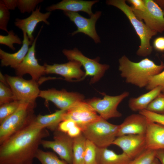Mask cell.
Masks as SVG:
<instances>
[{"label": "cell", "mask_w": 164, "mask_h": 164, "mask_svg": "<svg viewBox=\"0 0 164 164\" xmlns=\"http://www.w3.org/2000/svg\"><path fill=\"white\" fill-rule=\"evenodd\" d=\"M96 159L98 164H129L132 160L123 152L117 154L107 148L97 147Z\"/></svg>", "instance_id": "obj_22"}, {"label": "cell", "mask_w": 164, "mask_h": 164, "mask_svg": "<svg viewBox=\"0 0 164 164\" xmlns=\"http://www.w3.org/2000/svg\"><path fill=\"white\" fill-rule=\"evenodd\" d=\"M63 54L69 61H78L85 70V75L83 79L87 76L91 78L90 84H92L98 82L104 76L106 71L109 68L107 64H102L99 63V57L94 59H90L84 55L77 48L73 50L63 49Z\"/></svg>", "instance_id": "obj_7"}, {"label": "cell", "mask_w": 164, "mask_h": 164, "mask_svg": "<svg viewBox=\"0 0 164 164\" xmlns=\"http://www.w3.org/2000/svg\"><path fill=\"white\" fill-rule=\"evenodd\" d=\"M77 125L76 123L70 119L66 120L61 121L57 129L67 133L68 131L73 127Z\"/></svg>", "instance_id": "obj_38"}, {"label": "cell", "mask_w": 164, "mask_h": 164, "mask_svg": "<svg viewBox=\"0 0 164 164\" xmlns=\"http://www.w3.org/2000/svg\"><path fill=\"white\" fill-rule=\"evenodd\" d=\"M43 1V0H18L17 7L22 13H29L34 11L38 4Z\"/></svg>", "instance_id": "obj_32"}, {"label": "cell", "mask_w": 164, "mask_h": 164, "mask_svg": "<svg viewBox=\"0 0 164 164\" xmlns=\"http://www.w3.org/2000/svg\"><path fill=\"white\" fill-rule=\"evenodd\" d=\"M36 105L20 102L17 110L0 123V145L34 121Z\"/></svg>", "instance_id": "obj_3"}, {"label": "cell", "mask_w": 164, "mask_h": 164, "mask_svg": "<svg viewBox=\"0 0 164 164\" xmlns=\"http://www.w3.org/2000/svg\"><path fill=\"white\" fill-rule=\"evenodd\" d=\"M41 164H69L63 160H60L54 153L45 152L39 149L35 156Z\"/></svg>", "instance_id": "obj_26"}, {"label": "cell", "mask_w": 164, "mask_h": 164, "mask_svg": "<svg viewBox=\"0 0 164 164\" xmlns=\"http://www.w3.org/2000/svg\"><path fill=\"white\" fill-rule=\"evenodd\" d=\"M6 36L0 35V44L8 46L12 50L14 51L15 48L14 44L19 45L22 44V41L17 35H16L13 30L8 31Z\"/></svg>", "instance_id": "obj_30"}, {"label": "cell", "mask_w": 164, "mask_h": 164, "mask_svg": "<svg viewBox=\"0 0 164 164\" xmlns=\"http://www.w3.org/2000/svg\"><path fill=\"white\" fill-rule=\"evenodd\" d=\"M43 27L42 26L23 61L15 69L17 76L22 77L25 74H29L32 79L39 84L43 83L40 78L46 74L45 67L44 65H40L36 58L35 47L36 41Z\"/></svg>", "instance_id": "obj_11"}, {"label": "cell", "mask_w": 164, "mask_h": 164, "mask_svg": "<svg viewBox=\"0 0 164 164\" xmlns=\"http://www.w3.org/2000/svg\"><path fill=\"white\" fill-rule=\"evenodd\" d=\"M23 34L22 46L17 52L10 53L0 49V59L2 67L9 66L15 69L23 61L28 52L29 46L32 45L33 43L30 40L26 32H23Z\"/></svg>", "instance_id": "obj_19"}, {"label": "cell", "mask_w": 164, "mask_h": 164, "mask_svg": "<svg viewBox=\"0 0 164 164\" xmlns=\"http://www.w3.org/2000/svg\"><path fill=\"white\" fill-rule=\"evenodd\" d=\"M10 17V12L2 2L0 1V29L8 32L7 25Z\"/></svg>", "instance_id": "obj_34"}, {"label": "cell", "mask_w": 164, "mask_h": 164, "mask_svg": "<svg viewBox=\"0 0 164 164\" xmlns=\"http://www.w3.org/2000/svg\"><path fill=\"white\" fill-rule=\"evenodd\" d=\"M145 10L133 13L139 20L144 21L145 25L152 30L162 33L164 31V15L159 5L152 0H144Z\"/></svg>", "instance_id": "obj_13"}, {"label": "cell", "mask_w": 164, "mask_h": 164, "mask_svg": "<svg viewBox=\"0 0 164 164\" xmlns=\"http://www.w3.org/2000/svg\"><path fill=\"white\" fill-rule=\"evenodd\" d=\"M66 111L59 110L50 114H39L36 116L33 122L40 127L54 132L57 129L59 124L63 121V116Z\"/></svg>", "instance_id": "obj_24"}, {"label": "cell", "mask_w": 164, "mask_h": 164, "mask_svg": "<svg viewBox=\"0 0 164 164\" xmlns=\"http://www.w3.org/2000/svg\"><path fill=\"white\" fill-rule=\"evenodd\" d=\"M128 2L131 4L133 12H142L146 9L144 0H128Z\"/></svg>", "instance_id": "obj_37"}, {"label": "cell", "mask_w": 164, "mask_h": 164, "mask_svg": "<svg viewBox=\"0 0 164 164\" xmlns=\"http://www.w3.org/2000/svg\"><path fill=\"white\" fill-rule=\"evenodd\" d=\"M97 147L92 142L86 139L84 155V164H98L96 159Z\"/></svg>", "instance_id": "obj_27"}, {"label": "cell", "mask_w": 164, "mask_h": 164, "mask_svg": "<svg viewBox=\"0 0 164 164\" xmlns=\"http://www.w3.org/2000/svg\"><path fill=\"white\" fill-rule=\"evenodd\" d=\"M156 150L146 149L129 164H150L155 158Z\"/></svg>", "instance_id": "obj_28"}, {"label": "cell", "mask_w": 164, "mask_h": 164, "mask_svg": "<svg viewBox=\"0 0 164 164\" xmlns=\"http://www.w3.org/2000/svg\"><path fill=\"white\" fill-rule=\"evenodd\" d=\"M33 121L0 145V164H33L41 141L50 135Z\"/></svg>", "instance_id": "obj_1"}, {"label": "cell", "mask_w": 164, "mask_h": 164, "mask_svg": "<svg viewBox=\"0 0 164 164\" xmlns=\"http://www.w3.org/2000/svg\"><path fill=\"white\" fill-rule=\"evenodd\" d=\"M162 89L161 86H158L138 97L130 98L128 102L129 108L134 112L146 109L149 104L162 92Z\"/></svg>", "instance_id": "obj_23"}, {"label": "cell", "mask_w": 164, "mask_h": 164, "mask_svg": "<svg viewBox=\"0 0 164 164\" xmlns=\"http://www.w3.org/2000/svg\"><path fill=\"white\" fill-rule=\"evenodd\" d=\"M2 1L9 10H14L18 7V0H2Z\"/></svg>", "instance_id": "obj_41"}, {"label": "cell", "mask_w": 164, "mask_h": 164, "mask_svg": "<svg viewBox=\"0 0 164 164\" xmlns=\"http://www.w3.org/2000/svg\"><path fill=\"white\" fill-rule=\"evenodd\" d=\"M154 1L162 9L164 15V0H156Z\"/></svg>", "instance_id": "obj_44"}, {"label": "cell", "mask_w": 164, "mask_h": 164, "mask_svg": "<svg viewBox=\"0 0 164 164\" xmlns=\"http://www.w3.org/2000/svg\"><path fill=\"white\" fill-rule=\"evenodd\" d=\"M153 46L157 51H164V37H159L155 38L153 42Z\"/></svg>", "instance_id": "obj_39"}, {"label": "cell", "mask_w": 164, "mask_h": 164, "mask_svg": "<svg viewBox=\"0 0 164 164\" xmlns=\"http://www.w3.org/2000/svg\"><path fill=\"white\" fill-rule=\"evenodd\" d=\"M53 139V141L43 139L41 145L44 148L52 149L62 159L69 164H73V138L57 129L54 131Z\"/></svg>", "instance_id": "obj_10"}, {"label": "cell", "mask_w": 164, "mask_h": 164, "mask_svg": "<svg viewBox=\"0 0 164 164\" xmlns=\"http://www.w3.org/2000/svg\"><path fill=\"white\" fill-rule=\"evenodd\" d=\"M146 110L153 113L164 115V93L159 94L149 104Z\"/></svg>", "instance_id": "obj_31"}, {"label": "cell", "mask_w": 164, "mask_h": 164, "mask_svg": "<svg viewBox=\"0 0 164 164\" xmlns=\"http://www.w3.org/2000/svg\"><path fill=\"white\" fill-rule=\"evenodd\" d=\"M101 118L93 108L84 100L76 103L67 110L63 115V121L68 119L73 120L82 130Z\"/></svg>", "instance_id": "obj_9"}, {"label": "cell", "mask_w": 164, "mask_h": 164, "mask_svg": "<svg viewBox=\"0 0 164 164\" xmlns=\"http://www.w3.org/2000/svg\"><path fill=\"white\" fill-rule=\"evenodd\" d=\"M112 144L119 147L132 160L146 149L145 135H130L117 137Z\"/></svg>", "instance_id": "obj_15"}, {"label": "cell", "mask_w": 164, "mask_h": 164, "mask_svg": "<svg viewBox=\"0 0 164 164\" xmlns=\"http://www.w3.org/2000/svg\"><path fill=\"white\" fill-rule=\"evenodd\" d=\"M63 13L77 27V29L71 33L72 36L82 33L92 38L96 43L100 42V38L96 31L95 24L101 15V11H96L89 18L84 17L77 12L63 11Z\"/></svg>", "instance_id": "obj_14"}, {"label": "cell", "mask_w": 164, "mask_h": 164, "mask_svg": "<svg viewBox=\"0 0 164 164\" xmlns=\"http://www.w3.org/2000/svg\"><path fill=\"white\" fill-rule=\"evenodd\" d=\"M158 86L162 87V92L164 93V70L152 77L145 88L147 90L150 91Z\"/></svg>", "instance_id": "obj_35"}, {"label": "cell", "mask_w": 164, "mask_h": 164, "mask_svg": "<svg viewBox=\"0 0 164 164\" xmlns=\"http://www.w3.org/2000/svg\"><path fill=\"white\" fill-rule=\"evenodd\" d=\"M99 2V0H63L58 3L47 7L46 10L48 12L56 10L75 12H83L87 13L90 17L93 14L92 11L93 5Z\"/></svg>", "instance_id": "obj_20"}, {"label": "cell", "mask_w": 164, "mask_h": 164, "mask_svg": "<svg viewBox=\"0 0 164 164\" xmlns=\"http://www.w3.org/2000/svg\"><path fill=\"white\" fill-rule=\"evenodd\" d=\"M46 74H55L60 75L68 81H79L83 80L85 75L81 69L82 66L78 61L75 60L69 61L68 62L62 64L55 63L49 65L45 63Z\"/></svg>", "instance_id": "obj_16"}, {"label": "cell", "mask_w": 164, "mask_h": 164, "mask_svg": "<svg viewBox=\"0 0 164 164\" xmlns=\"http://www.w3.org/2000/svg\"><path fill=\"white\" fill-rule=\"evenodd\" d=\"M129 95L128 92L125 91L117 96L105 95L102 98L94 97L85 101L101 118L108 120L122 116L121 113L117 110V107Z\"/></svg>", "instance_id": "obj_8"}, {"label": "cell", "mask_w": 164, "mask_h": 164, "mask_svg": "<svg viewBox=\"0 0 164 164\" xmlns=\"http://www.w3.org/2000/svg\"><path fill=\"white\" fill-rule=\"evenodd\" d=\"M39 97L53 103L60 110H67L76 103L84 100V96L77 92L54 88L40 90Z\"/></svg>", "instance_id": "obj_12"}, {"label": "cell", "mask_w": 164, "mask_h": 164, "mask_svg": "<svg viewBox=\"0 0 164 164\" xmlns=\"http://www.w3.org/2000/svg\"><path fill=\"white\" fill-rule=\"evenodd\" d=\"M118 127L101 117L82 129V133L97 147L107 148L117 137Z\"/></svg>", "instance_id": "obj_5"}, {"label": "cell", "mask_w": 164, "mask_h": 164, "mask_svg": "<svg viewBox=\"0 0 164 164\" xmlns=\"http://www.w3.org/2000/svg\"><path fill=\"white\" fill-rule=\"evenodd\" d=\"M14 101L16 100L11 89L0 82V105Z\"/></svg>", "instance_id": "obj_33"}, {"label": "cell", "mask_w": 164, "mask_h": 164, "mask_svg": "<svg viewBox=\"0 0 164 164\" xmlns=\"http://www.w3.org/2000/svg\"><path fill=\"white\" fill-rule=\"evenodd\" d=\"M20 103L19 101H14L0 105V123L17 110Z\"/></svg>", "instance_id": "obj_29"}, {"label": "cell", "mask_w": 164, "mask_h": 164, "mask_svg": "<svg viewBox=\"0 0 164 164\" xmlns=\"http://www.w3.org/2000/svg\"><path fill=\"white\" fill-rule=\"evenodd\" d=\"M145 137L146 149L155 150L164 149V126L163 125L148 119Z\"/></svg>", "instance_id": "obj_21"}, {"label": "cell", "mask_w": 164, "mask_h": 164, "mask_svg": "<svg viewBox=\"0 0 164 164\" xmlns=\"http://www.w3.org/2000/svg\"><path fill=\"white\" fill-rule=\"evenodd\" d=\"M138 112L139 114L145 116L150 121L164 126V115L153 113L146 109Z\"/></svg>", "instance_id": "obj_36"}, {"label": "cell", "mask_w": 164, "mask_h": 164, "mask_svg": "<svg viewBox=\"0 0 164 164\" xmlns=\"http://www.w3.org/2000/svg\"><path fill=\"white\" fill-rule=\"evenodd\" d=\"M106 4L115 6L121 10L127 17L132 25L140 40V44L137 52L139 56L149 55L152 51L150 41L157 33L151 29L142 21L139 20L134 14L131 7L126 3L125 0H108Z\"/></svg>", "instance_id": "obj_4"}, {"label": "cell", "mask_w": 164, "mask_h": 164, "mask_svg": "<svg viewBox=\"0 0 164 164\" xmlns=\"http://www.w3.org/2000/svg\"><path fill=\"white\" fill-rule=\"evenodd\" d=\"M148 123V119L139 113L129 115L119 125L117 137L130 135H145Z\"/></svg>", "instance_id": "obj_17"}, {"label": "cell", "mask_w": 164, "mask_h": 164, "mask_svg": "<svg viewBox=\"0 0 164 164\" xmlns=\"http://www.w3.org/2000/svg\"><path fill=\"white\" fill-rule=\"evenodd\" d=\"M119 70L126 82L139 88L146 87L152 77L160 73L164 69V63L160 65L146 58L135 62L124 55L118 60Z\"/></svg>", "instance_id": "obj_2"}, {"label": "cell", "mask_w": 164, "mask_h": 164, "mask_svg": "<svg viewBox=\"0 0 164 164\" xmlns=\"http://www.w3.org/2000/svg\"><path fill=\"white\" fill-rule=\"evenodd\" d=\"M81 133V129L77 125L72 127L67 133V135L72 138L78 136Z\"/></svg>", "instance_id": "obj_40"}, {"label": "cell", "mask_w": 164, "mask_h": 164, "mask_svg": "<svg viewBox=\"0 0 164 164\" xmlns=\"http://www.w3.org/2000/svg\"><path fill=\"white\" fill-rule=\"evenodd\" d=\"M15 100L36 104V100L40 92L39 83L32 79L26 80L22 77L5 75Z\"/></svg>", "instance_id": "obj_6"}, {"label": "cell", "mask_w": 164, "mask_h": 164, "mask_svg": "<svg viewBox=\"0 0 164 164\" xmlns=\"http://www.w3.org/2000/svg\"><path fill=\"white\" fill-rule=\"evenodd\" d=\"M41 6L37 7L27 18L24 19L16 18L14 22L15 26L21 29L23 32H25L30 40L33 42L34 38L33 33L38 23L43 22L47 25L50 24L47 19L51 14V12L43 13L40 12Z\"/></svg>", "instance_id": "obj_18"}, {"label": "cell", "mask_w": 164, "mask_h": 164, "mask_svg": "<svg viewBox=\"0 0 164 164\" xmlns=\"http://www.w3.org/2000/svg\"><path fill=\"white\" fill-rule=\"evenodd\" d=\"M155 157L158 159L161 164H164V149L156 150Z\"/></svg>", "instance_id": "obj_42"}, {"label": "cell", "mask_w": 164, "mask_h": 164, "mask_svg": "<svg viewBox=\"0 0 164 164\" xmlns=\"http://www.w3.org/2000/svg\"><path fill=\"white\" fill-rule=\"evenodd\" d=\"M0 82L7 86H9L5 76H4L1 72H0Z\"/></svg>", "instance_id": "obj_43"}, {"label": "cell", "mask_w": 164, "mask_h": 164, "mask_svg": "<svg viewBox=\"0 0 164 164\" xmlns=\"http://www.w3.org/2000/svg\"><path fill=\"white\" fill-rule=\"evenodd\" d=\"M86 139L82 133L78 136L73 138V164H84Z\"/></svg>", "instance_id": "obj_25"}, {"label": "cell", "mask_w": 164, "mask_h": 164, "mask_svg": "<svg viewBox=\"0 0 164 164\" xmlns=\"http://www.w3.org/2000/svg\"><path fill=\"white\" fill-rule=\"evenodd\" d=\"M150 164H161L158 159L156 157Z\"/></svg>", "instance_id": "obj_45"}]
</instances>
